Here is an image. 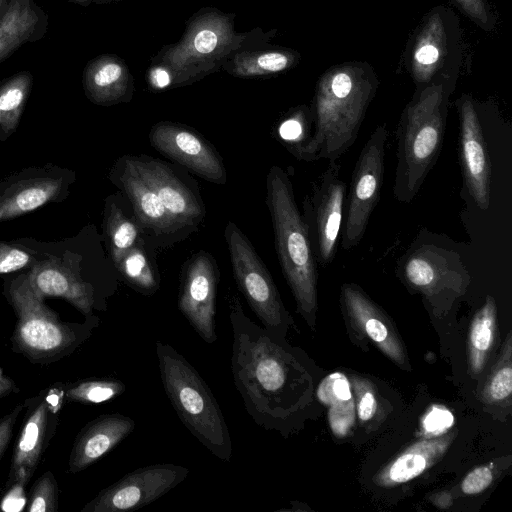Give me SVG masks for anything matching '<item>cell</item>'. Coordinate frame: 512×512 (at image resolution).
Listing matches in <instances>:
<instances>
[{
	"instance_id": "6da1fadb",
	"label": "cell",
	"mask_w": 512,
	"mask_h": 512,
	"mask_svg": "<svg viewBox=\"0 0 512 512\" xmlns=\"http://www.w3.org/2000/svg\"><path fill=\"white\" fill-rule=\"evenodd\" d=\"M231 372L245 410L265 430L286 436L308 403L311 378L297 349L253 322L240 300L229 302Z\"/></svg>"
},
{
	"instance_id": "7a4b0ae2",
	"label": "cell",
	"mask_w": 512,
	"mask_h": 512,
	"mask_svg": "<svg viewBox=\"0 0 512 512\" xmlns=\"http://www.w3.org/2000/svg\"><path fill=\"white\" fill-rule=\"evenodd\" d=\"M378 78L367 63L352 61L332 66L318 79L310 107L312 135L296 158L338 160L355 143Z\"/></svg>"
},
{
	"instance_id": "3957f363",
	"label": "cell",
	"mask_w": 512,
	"mask_h": 512,
	"mask_svg": "<svg viewBox=\"0 0 512 512\" xmlns=\"http://www.w3.org/2000/svg\"><path fill=\"white\" fill-rule=\"evenodd\" d=\"M36 250L40 260L27 272L30 285L41 299L62 298L83 316L105 310L103 267L94 226L57 241L16 238Z\"/></svg>"
},
{
	"instance_id": "277c9868",
	"label": "cell",
	"mask_w": 512,
	"mask_h": 512,
	"mask_svg": "<svg viewBox=\"0 0 512 512\" xmlns=\"http://www.w3.org/2000/svg\"><path fill=\"white\" fill-rule=\"evenodd\" d=\"M456 84L432 82L416 87L403 109L396 130V169L393 195L410 203L440 155L449 99Z\"/></svg>"
},
{
	"instance_id": "5b68a950",
	"label": "cell",
	"mask_w": 512,
	"mask_h": 512,
	"mask_svg": "<svg viewBox=\"0 0 512 512\" xmlns=\"http://www.w3.org/2000/svg\"><path fill=\"white\" fill-rule=\"evenodd\" d=\"M2 294L16 316L11 349L32 364L49 365L70 356L100 323L94 314L83 322L61 320L35 294L26 271L3 276Z\"/></svg>"
},
{
	"instance_id": "8992f818",
	"label": "cell",
	"mask_w": 512,
	"mask_h": 512,
	"mask_svg": "<svg viewBox=\"0 0 512 512\" xmlns=\"http://www.w3.org/2000/svg\"><path fill=\"white\" fill-rule=\"evenodd\" d=\"M277 256L297 311L313 327L317 310V269L307 225L300 213L286 171L270 167L266 177Z\"/></svg>"
},
{
	"instance_id": "52a82bcc",
	"label": "cell",
	"mask_w": 512,
	"mask_h": 512,
	"mask_svg": "<svg viewBox=\"0 0 512 512\" xmlns=\"http://www.w3.org/2000/svg\"><path fill=\"white\" fill-rule=\"evenodd\" d=\"M155 350L165 394L178 418L210 453L230 462L232 441L228 425L207 383L171 345L157 340Z\"/></svg>"
},
{
	"instance_id": "ba28073f",
	"label": "cell",
	"mask_w": 512,
	"mask_h": 512,
	"mask_svg": "<svg viewBox=\"0 0 512 512\" xmlns=\"http://www.w3.org/2000/svg\"><path fill=\"white\" fill-rule=\"evenodd\" d=\"M234 15L215 9L193 16L181 39L164 47L155 66L167 75V88L197 81L222 67L235 52L250 42L249 33L235 31Z\"/></svg>"
},
{
	"instance_id": "9c48e42d",
	"label": "cell",
	"mask_w": 512,
	"mask_h": 512,
	"mask_svg": "<svg viewBox=\"0 0 512 512\" xmlns=\"http://www.w3.org/2000/svg\"><path fill=\"white\" fill-rule=\"evenodd\" d=\"M397 271L406 286L421 294L438 317L448 314L471 284V276L456 251L420 237L398 260Z\"/></svg>"
},
{
	"instance_id": "30bf717a",
	"label": "cell",
	"mask_w": 512,
	"mask_h": 512,
	"mask_svg": "<svg viewBox=\"0 0 512 512\" xmlns=\"http://www.w3.org/2000/svg\"><path fill=\"white\" fill-rule=\"evenodd\" d=\"M462 56L459 19L452 9L439 5L423 17L407 47L405 63L416 87L432 82L456 84Z\"/></svg>"
},
{
	"instance_id": "8fae6325",
	"label": "cell",
	"mask_w": 512,
	"mask_h": 512,
	"mask_svg": "<svg viewBox=\"0 0 512 512\" xmlns=\"http://www.w3.org/2000/svg\"><path fill=\"white\" fill-rule=\"evenodd\" d=\"M224 236L234 279L249 307L267 331L285 338L293 319L285 309L269 271L234 222L227 223Z\"/></svg>"
},
{
	"instance_id": "7c38bea8",
	"label": "cell",
	"mask_w": 512,
	"mask_h": 512,
	"mask_svg": "<svg viewBox=\"0 0 512 512\" xmlns=\"http://www.w3.org/2000/svg\"><path fill=\"white\" fill-rule=\"evenodd\" d=\"M65 402L62 382L53 383L23 401L24 419L13 446L5 488L15 483L26 486L30 481L56 434Z\"/></svg>"
},
{
	"instance_id": "4fadbf2b",
	"label": "cell",
	"mask_w": 512,
	"mask_h": 512,
	"mask_svg": "<svg viewBox=\"0 0 512 512\" xmlns=\"http://www.w3.org/2000/svg\"><path fill=\"white\" fill-rule=\"evenodd\" d=\"M386 124L378 125L365 142L346 193L341 227V246L350 250L362 240L371 214L378 204L384 179Z\"/></svg>"
},
{
	"instance_id": "5bb4252c",
	"label": "cell",
	"mask_w": 512,
	"mask_h": 512,
	"mask_svg": "<svg viewBox=\"0 0 512 512\" xmlns=\"http://www.w3.org/2000/svg\"><path fill=\"white\" fill-rule=\"evenodd\" d=\"M75 171L54 163L28 166L0 179V222L64 201Z\"/></svg>"
},
{
	"instance_id": "9a60e30c",
	"label": "cell",
	"mask_w": 512,
	"mask_h": 512,
	"mask_svg": "<svg viewBox=\"0 0 512 512\" xmlns=\"http://www.w3.org/2000/svg\"><path fill=\"white\" fill-rule=\"evenodd\" d=\"M341 165L329 160L303 201V218L316 262L328 266L335 258L341 232L347 185L340 177Z\"/></svg>"
},
{
	"instance_id": "2e32d148",
	"label": "cell",
	"mask_w": 512,
	"mask_h": 512,
	"mask_svg": "<svg viewBox=\"0 0 512 512\" xmlns=\"http://www.w3.org/2000/svg\"><path fill=\"white\" fill-rule=\"evenodd\" d=\"M189 474L187 467L157 463L140 467L102 489L81 512H129L164 496Z\"/></svg>"
},
{
	"instance_id": "e0dca14e",
	"label": "cell",
	"mask_w": 512,
	"mask_h": 512,
	"mask_svg": "<svg viewBox=\"0 0 512 512\" xmlns=\"http://www.w3.org/2000/svg\"><path fill=\"white\" fill-rule=\"evenodd\" d=\"M459 151L463 188L483 211L490 206L491 161L474 100L466 94L457 100Z\"/></svg>"
},
{
	"instance_id": "ac0fdd59",
	"label": "cell",
	"mask_w": 512,
	"mask_h": 512,
	"mask_svg": "<svg viewBox=\"0 0 512 512\" xmlns=\"http://www.w3.org/2000/svg\"><path fill=\"white\" fill-rule=\"evenodd\" d=\"M218 271L213 258L199 252L184 267L178 295V309L203 341L217 339L215 300Z\"/></svg>"
},
{
	"instance_id": "d6986e66",
	"label": "cell",
	"mask_w": 512,
	"mask_h": 512,
	"mask_svg": "<svg viewBox=\"0 0 512 512\" xmlns=\"http://www.w3.org/2000/svg\"><path fill=\"white\" fill-rule=\"evenodd\" d=\"M151 145L166 157L198 176L217 184L226 183V170L216 150L197 132L173 122H159L149 133Z\"/></svg>"
},
{
	"instance_id": "ffe728a7",
	"label": "cell",
	"mask_w": 512,
	"mask_h": 512,
	"mask_svg": "<svg viewBox=\"0 0 512 512\" xmlns=\"http://www.w3.org/2000/svg\"><path fill=\"white\" fill-rule=\"evenodd\" d=\"M340 300L356 331L367 337L395 364L409 367L403 343L393 322L361 287L355 283H344L340 290Z\"/></svg>"
},
{
	"instance_id": "44dd1931",
	"label": "cell",
	"mask_w": 512,
	"mask_h": 512,
	"mask_svg": "<svg viewBox=\"0 0 512 512\" xmlns=\"http://www.w3.org/2000/svg\"><path fill=\"white\" fill-rule=\"evenodd\" d=\"M127 158L137 174L150 186L168 213L182 228L195 225L202 219V205L168 166L150 158Z\"/></svg>"
},
{
	"instance_id": "7402d4cb",
	"label": "cell",
	"mask_w": 512,
	"mask_h": 512,
	"mask_svg": "<svg viewBox=\"0 0 512 512\" xmlns=\"http://www.w3.org/2000/svg\"><path fill=\"white\" fill-rule=\"evenodd\" d=\"M134 428L135 421L120 413L102 414L92 419L74 439L68 472H82L126 439Z\"/></svg>"
},
{
	"instance_id": "603a6c76",
	"label": "cell",
	"mask_w": 512,
	"mask_h": 512,
	"mask_svg": "<svg viewBox=\"0 0 512 512\" xmlns=\"http://www.w3.org/2000/svg\"><path fill=\"white\" fill-rule=\"evenodd\" d=\"M112 181L132 203L137 223L158 236L174 234L182 228L168 213L159 197L137 174L127 157L111 171Z\"/></svg>"
},
{
	"instance_id": "cb8c5ba5",
	"label": "cell",
	"mask_w": 512,
	"mask_h": 512,
	"mask_svg": "<svg viewBox=\"0 0 512 512\" xmlns=\"http://www.w3.org/2000/svg\"><path fill=\"white\" fill-rule=\"evenodd\" d=\"M87 99L100 106L127 102L133 94V78L123 59L113 54L99 55L87 62L82 75Z\"/></svg>"
},
{
	"instance_id": "d4e9b609",
	"label": "cell",
	"mask_w": 512,
	"mask_h": 512,
	"mask_svg": "<svg viewBox=\"0 0 512 512\" xmlns=\"http://www.w3.org/2000/svg\"><path fill=\"white\" fill-rule=\"evenodd\" d=\"M456 435L457 431H447L413 443L377 473L374 483L393 487L418 477L444 456Z\"/></svg>"
},
{
	"instance_id": "484cf974",
	"label": "cell",
	"mask_w": 512,
	"mask_h": 512,
	"mask_svg": "<svg viewBox=\"0 0 512 512\" xmlns=\"http://www.w3.org/2000/svg\"><path fill=\"white\" fill-rule=\"evenodd\" d=\"M49 18L35 0H10L0 19V64L21 46L41 40Z\"/></svg>"
},
{
	"instance_id": "4316f807",
	"label": "cell",
	"mask_w": 512,
	"mask_h": 512,
	"mask_svg": "<svg viewBox=\"0 0 512 512\" xmlns=\"http://www.w3.org/2000/svg\"><path fill=\"white\" fill-rule=\"evenodd\" d=\"M300 60L295 50L274 47L260 50H239L222 65L229 74L241 78L270 76L285 72Z\"/></svg>"
},
{
	"instance_id": "83f0119b",
	"label": "cell",
	"mask_w": 512,
	"mask_h": 512,
	"mask_svg": "<svg viewBox=\"0 0 512 512\" xmlns=\"http://www.w3.org/2000/svg\"><path fill=\"white\" fill-rule=\"evenodd\" d=\"M497 305L491 295L474 314L468 333V367L471 376L483 372L495 346L497 338Z\"/></svg>"
},
{
	"instance_id": "f1b7e54d",
	"label": "cell",
	"mask_w": 512,
	"mask_h": 512,
	"mask_svg": "<svg viewBox=\"0 0 512 512\" xmlns=\"http://www.w3.org/2000/svg\"><path fill=\"white\" fill-rule=\"evenodd\" d=\"M319 400L328 407V420L335 436H347L355 424V402L347 377L339 372L322 380L318 389Z\"/></svg>"
},
{
	"instance_id": "f546056e",
	"label": "cell",
	"mask_w": 512,
	"mask_h": 512,
	"mask_svg": "<svg viewBox=\"0 0 512 512\" xmlns=\"http://www.w3.org/2000/svg\"><path fill=\"white\" fill-rule=\"evenodd\" d=\"M33 86V75L20 71L0 83V141L18 128Z\"/></svg>"
},
{
	"instance_id": "4dcf8cb0",
	"label": "cell",
	"mask_w": 512,
	"mask_h": 512,
	"mask_svg": "<svg viewBox=\"0 0 512 512\" xmlns=\"http://www.w3.org/2000/svg\"><path fill=\"white\" fill-rule=\"evenodd\" d=\"M103 232L113 266L140 242L137 223L123 212L113 195L105 200Z\"/></svg>"
},
{
	"instance_id": "1f68e13d",
	"label": "cell",
	"mask_w": 512,
	"mask_h": 512,
	"mask_svg": "<svg viewBox=\"0 0 512 512\" xmlns=\"http://www.w3.org/2000/svg\"><path fill=\"white\" fill-rule=\"evenodd\" d=\"M114 267L124 281L138 293L151 296L158 291L159 274L149 260L142 243L139 242L128 250Z\"/></svg>"
},
{
	"instance_id": "d6a6232c",
	"label": "cell",
	"mask_w": 512,
	"mask_h": 512,
	"mask_svg": "<svg viewBox=\"0 0 512 512\" xmlns=\"http://www.w3.org/2000/svg\"><path fill=\"white\" fill-rule=\"evenodd\" d=\"M512 336L508 332L498 360L488 373L481 389L487 404L510 403L512 394Z\"/></svg>"
},
{
	"instance_id": "836d02e7",
	"label": "cell",
	"mask_w": 512,
	"mask_h": 512,
	"mask_svg": "<svg viewBox=\"0 0 512 512\" xmlns=\"http://www.w3.org/2000/svg\"><path fill=\"white\" fill-rule=\"evenodd\" d=\"M126 390V385L115 378H87L64 383L66 402L99 404L111 401Z\"/></svg>"
},
{
	"instance_id": "e575fe53",
	"label": "cell",
	"mask_w": 512,
	"mask_h": 512,
	"mask_svg": "<svg viewBox=\"0 0 512 512\" xmlns=\"http://www.w3.org/2000/svg\"><path fill=\"white\" fill-rule=\"evenodd\" d=\"M313 120L309 106L294 108L280 123L278 135L287 149L296 157L312 135Z\"/></svg>"
},
{
	"instance_id": "d590c367",
	"label": "cell",
	"mask_w": 512,
	"mask_h": 512,
	"mask_svg": "<svg viewBox=\"0 0 512 512\" xmlns=\"http://www.w3.org/2000/svg\"><path fill=\"white\" fill-rule=\"evenodd\" d=\"M40 254L20 243L17 239L3 241L0 239V276L28 271L39 260Z\"/></svg>"
},
{
	"instance_id": "8d00e7d4",
	"label": "cell",
	"mask_w": 512,
	"mask_h": 512,
	"mask_svg": "<svg viewBox=\"0 0 512 512\" xmlns=\"http://www.w3.org/2000/svg\"><path fill=\"white\" fill-rule=\"evenodd\" d=\"M59 488L51 471H45L32 485L24 510L27 512H57Z\"/></svg>"
},
{
	"instance_id": "74e56055",
	"label": "cell",
	"mask_w": 512,
	"mask_h": 512,
	"mask_svg": "<svg viewBox=\"0 0 512 512\" xmlns=\"http://www.w3.org/2000/svg\"><path fill=\"white\" fill-rule=\"evenodd\" d=\"M351 389L355 402L356 415L362 424L369 423L379 407L378 397L373 384L362 377H351Z\"/></svg>"
},
{
	"instance_id": "f35d334b",
	"label": "cell",
	"mask_w": 512,
	"mask_h": 512,
	"mask_svg": "<svg viewBox=\"0 0 512 512\" xmlns=\"http://www.w3.org/2000/svg\"><path fill=\"white\" fill-rule=\"evenodd\" d=\"M457 8L485 32L496 26V16L488 0H452Z\"/></svg>"
},
{
	"instance_id": "ab89813d",
	"label": "cell",
	"mask_w": 512,
	"mask_h": 512,
	"mask_svg": "<svg viewBox=\"0 0 512 512\" xmlns=\"http://www.w3.org/2000/svg\"><path fill=\"white\" fill-rule=\"evenodd\" d=\"M454 424L452 412L444 406L434 405L425 414L422 428L427 435H441L451 429Z\"/></svg>"
},
{
	"instance_id": "60d3db41",
	"label": "cell",
	"mask_w": 512,
	"mask_h": 512,
	"mask_svg": "<svg viewBox=\"0 0 512 512\" xmlns=\"http://www.w3.org/2000/svg\"><path fill=\"white\" fill-rule=\"evenodd\" d=\"M494 474L490 466L483 465L470 471L461 482V491L466 495H476L486 490L493 482Z\"/></svg>"
},
{
	"instance_id": "b9f144b4",
	"label": "cell",
	"mask_w": 512,
	"mask_h": 512,
	"mask_svg": "<svg viewBox=\"0 0 512 512\" xmlns=\"http://www.w3.org/2000/svg\"><path fill=\"white\" fill-rule=\"evenodd\" d=\"M23 410L24 404L20 402L0 417V461L12 439L15 424Z\"/></svg>"
},
{
	"instance_id": "7bdbcfd3",
	"label": "cell",
	"mask_w": 512,
	"mask_h": 512,
	"mask_svg": "<svg viewBox=\"0 0 512 512\" xmlns=\"http://www.w3.org/2000/svg\"><path fill=\"white\" fill-rule=\"evenodd\" d=\"M27 497L25 495V486L12 484L5 488V494L0 501V510L21 511L26 506Z\"/></svg>"
},
{
	"instance_id": "ee69618b",
	"label": "cell",
	"mask_w": 512,
	"mask_h": 512,
	"mask_svg": "<svg viewBox=\"0 0 512 512\" xmlns=\"http://www.w3.org/2000/svg\"><path fill=\"white\" fill-rule=\"evenodd\" d=\"M19 392L20 388L17 383L11 377L6 375L3 368L0 366V404L6 397L18 394Z\"/></svg>"
},
{
	"instance_id": "f6af8a7d",
	"label": "cell",
	"mask_w": 512,
	"mask_h": 512,
	"mask_svg": "<svg viewBox=\"0 0 512 512\" xmlns=\"http://www.w3.org/2000/svg\"><path fill=\"white\" fill-rule=\"evenodd\" d=\"M431 502L438 508L446 509L452 505L453 499L449 492L441 491L432 495Z\"/></svg>"
},
{
	"instance_id": "bcb514c9",
	"label": "cell",
	"mask_w": 512,
	"mask_h": 512,
	"mask_svg": "<svg viewBox=\"0 0 512 512\" xmlns=\"http://www.w3.org/2000/svg\"><path fill=\"white\" fill-rule=\"evenodd\" d=\"M9 2H10V0H0V19L5 14V12L8 8Z\"/></svg>"
},
{
	"instance_id": "7dc6e473",
	"label": "cell",
	"mask_w": 512,
	"mask_h": 512,
	"mask_svg": "<svg viewBox=\"0 0 512 512\" xmlns=\"http://www.w3.org/2000/svg\"><path fill=\"white\" fill-rule=\"evenodd\" d=\"M67 1L84 6V7L90 5L93 2L92 0H67Z\"/></svg>"
},
{
	"instance_id": "c3c4849f",
	"label": "cell",
	"mask_w": 512,
	"mask_h": 512,
	"mask_svg": "<svg viewBox=\"0 0 512 512\" xmlns=\"http://www.w3.org/2000/svg\"><path fill=\"white\" fill-rule=\"evenodd\" d=\"M93 2H96V3H103V2H106L107 0H92Z\"/></svg>"
}]
</instances>
